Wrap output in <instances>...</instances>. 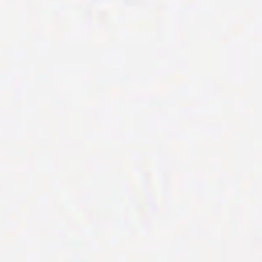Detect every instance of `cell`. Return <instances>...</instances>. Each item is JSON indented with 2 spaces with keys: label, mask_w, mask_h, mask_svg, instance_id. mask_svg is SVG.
<instances>
[]
</instances>
